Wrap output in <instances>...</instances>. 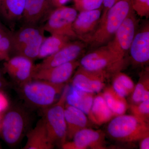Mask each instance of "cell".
Listing matches in <instances>:
<instances>
[{"instance_id": "34", "label": "cell", "mask_w": 149, "mask_h": 149, "mask_svg": "<svg viewBox=\"0 0 149 149\" xmlns=\"http://www.w3.org/2000/svg\"><path fill=\"white\" fill-rule=\"evenodd\" d=\"M69 0H56V7L63 6Z\"/></svg>"}, {"instance_id": "32", "label": "cell", "mask_w": 149, "mask_h": 149, "mask_svg": "<svg viewBox=\"0 0 149 149\" xmlns=\"http://www.w3.org/2000/svg\"><path fill=\"white\" fill-rule=\"evenodd\" d=\"M9 107V102L7 97L0 91V113L8 110Z\"/></svg>"}, {"instance_id": "24", "label": "cell", "mask_w": 149, "mask_h": 149, "mask_svg": "<svg viewBox=\"0 0 149 149\" xmlns=\"http://www.w3.org/2000/svg\"><path fill=\"white\" fill-rule=\"evenodd\" d=\"M108 106L114 116L124 114L128 108V105L125 97L118 94L112 87L105 89L102 93Z\"/></svg>"}, {"instance_id": "13", "label": "cell", "mask_w": 149, "mask_h": 149, "mask_svg": "<svg viewBox=\"0 0 149 149\" xmlns=\"http://www.w3.org/2000/svg\"><path fill=\"white\" fill-rule=\"evenodd\" d=\"M5 69L19 87L32 80L33 61L22 56L11 57L4 64Z\"/></svg>"}, {"instance_id": "27", "label": "cell", "mask_w": 149, "mask_h": 149, "mask_svg": "<svg viewBox=\"0 0 149 149\" xmlns=\"http://www.w3.org/2000/svg\"><path fill=\"white\" fill-rule=\"evenodd\" d=\"M11 32L6 27L0 29V61H7L11 57Z\"/></svg>"}, {"instance_id": "14", "label": "cell", "mask_w": 149, "mask_h": 149, "mask_svg": "<svg viewBox=\"0 0 149 149\" xmlns=\"http://www.w3.org/2000/svg\"><path fill=\"white\" fill-rule=\"evenodd\" d=\"M56 8L51 0H26L20 20L23 25H40Z\"/></svg>"}, {"instance_id": "28", "label": "cell", "mask_w": 149, "mask_h": 149, "mask_svg": "<svg viewBox=\"0 0 149 149\" xmlns=\"http://www.w3.org/2000/svg\"><path fill=\"white\" fill-rule=\"evenodd\" d=\"M132 115L142 121L149 123V100L128 107Z\"/></svg>"}, {"instance_id": "20", "label": "cell", "mask_w": 149, "mask_h": 149, "mask_svg": "<svg viewBox=\"0 0 149 149\" xmlns=\"http://www.w3.org/2000/svg\"><path fill=\"white\" fill-rule=\"evenodd\" d=\"M88 118L94 124L102 125L111 120L114 116L108 106L102 93L95 97Z\"/></svg>"}, {"instance_id": "38", "label": "cell", "mask_w": 149, "mask_h": 149, "mask_svg": "<svg viewBox=\"0 0 149 149\" xmlns=\"http://www.w3.org/2000/svg\"><path fill=\"white\" fill-rule=\"evenodd\" d=\"M1 0H0V4H1Z\"/></svg>"}, {"instance_id": "3", "label": "cell", "mask_w": 149, "mask_h": 149, "mask_svg": "<svg viewBox=\"0 0 149 149\" xmlns=\"http://www.w3.org/2000/svg\"><path fill=\"white\" fill-rule=\"evenodd\" d=\"M65 85L32 79L19 88L21 95L27 104L43 110L54 103L56 97L63 92Z\"/></svg>"}, {"instance_id": "36", "label": "cell", "mask_w": 149, "mask_h": 149, "mask_svg": "<svg viewBox=\"0 0 149 149\" xmlns=\"http://www.w3.org/2000/svg\"><path fill=\"white\" fill-rule=\"evenodd\" d=\"M4 26L3 25V24H2L1 20H0V29H1V28H4Z\"/></svg>"}, {"instance_id": "31", "label": "cell", "mask_w": 149, "mask_h": 149, "mask_svg": "<svg viewBox=\"0 0 149 149\" xmlns=\"http://www.w3.org/2000/svg\"><path fill=\"white\" fill-rule=\"evenodd\" d=\"M120 1V0H103L102 3L103 7L102 12V16L100 22L104 18L109 10Z\"/></svg>"}, {"instance_id": "9", "label": "cell", "mask_w": 149, "mask_h": 149, "mask_svg": "<svg viewBox=\"0 0 149 149\" xmlns=\"http://www.w3.org/2000/svg\"><path fill=\"white\" fill-rule=\"evenodd\" d=\"M77 15V10L73 8L63 6L56 8L43 25L44 29L51 35H63L75 40L77 38L73 23Z\"/></svg>"}, {"instance_id": "10", "label": "cell", "mask_w": 149, "mask_h": 149, "mask_svg": "<svg viewBox=\"0 0 149 149\" xmlns=\"http://www.w3.org/2000/svg\"><path fill=\"white\" fill-rule=\"evenodd\" d=\"M86 44L81 40L71 41L56 52L44 59L39 64L35 65L34 71L58 66L77 60V58L84 52Z\"/></svg>"}, {"instance_id": "1", "label": "cell", "mask_w": 149, "mask_h": 149, "mask_svg": "<svg viewBox=\"0 0 149 149\" xmlns=\"http://www.w3.org/2000/svg\"><path fill=\"white\" fill-rule=\"evenodd\" d=\"M131 0H120L110 8L86 44L99 47L112 39L131 9Z\"/></svg>"}, {"instance_id": "2", "label": "cell", "mask_w": 149, "mask_h": 149, "mask_svg": "<svg viewBox=\"0 0 149 149\" xmlns=\"http://www.w3.org/2000/svg\"><path fill=\"white\" fill-rule=\"evenodd\" d=\"M45 32L43 25H22L17 31L11 32V54L33 61L37 59L40 47L46 37Z\"/></svg>"}, {"instance_id": "6", "label": "cell", "mask_w": 149, "mask_h": 149, "mask_svg": "<svg viewBox=\"0 0 149 149\" xmlns=\"http://www.w3.org/2000/svg\"><path fill=\"white\" fill-rule=\"evenodd\" d=\"M5 115L1 123L3 139L8 145L14 146L21 141L29 125V114L23 108L14 106Z\"/></svg>"}, {"instance_id": "25", "label": "cell", "mask_w": 149, "mask_h": 149, "mask_svg": "<svg viewBox=\"0 0 149 149\" xmlns=\"http://www.w3.org/2000/svg\"><path fill=\"white\" fill-rule=\"evenodd\" d=\"M113 75L112 87L118 94L125 97L133 93L135 85L129 76L120 71L116 72Z\"/></svg>"}, {"instance_id": "17", "label": "cell", "mask_w": 149, "mask_h": 149, "mask_svg": "<svg viewBox=\"0 0 149 149\" xmlns=\"http://www.w3.org/2000/svg\"><path fill=\"white\" fill-rule=\"evenodd\" d=\"M134 63L144 65L149 61V24H145L133 38L129 50Z\"/></svg>"}, {"instance_id": "26", "label": "cell", "mask_w": 149, "mask_h": 149, "mask_svg": "<svg viewBox=\"0 0 149 149\" xmlns=\"http://www.w3.org/2000/svg\"><path fill=\"white\" fill-rule=\"evenodd\" d=\"M132 100L135 104H138L149 100V77L148 70L141 74L140 80L132 93Z\"/></svg>"}, {"instance_id": "7", "label": "cell", "mask_w": 149, "mask_h": 149, "mask_svg": "<svg viewBox=\"0 0 149 149\" xmlns=\"http://www.w3.org/2000/svg\"><path fill=\"white\" fill-rule=\"evenodd\" d=\"M79 63V66L84 69L90 71H104L109 75L120 71L124 65V62L120 61L107 45L99 47L85 55Z\"/></svg>"}, {"instance_id": "35", "label": "cell", "mask_w": 149, "mask_h": 149, "mask_svg": "<svg viewBox=\"0 0 149 149\" xmlns=\"http://www.w3.org/2000/svg\"><path fill=\"white\" fill-rule=\"evenodd\" d=\"M4 80H3V78L2 74L1 72L0 71V90L2 88L3 86H4L5 85Z\"/></svg>"}, {"instance_id": "21", "label": "cell", "mask_w": 149, "mask_h": 149, "mask_svg": "<svg viewBox=\"0 0 149 149\" xmlns=\"http://www.w3.org/2000/svg\"><path fill=\"white\" fill-rule=\"evenodd\" d=\"M94 93H88L72 87L70 88L66 97V103L75 107L88 115L94 100Z\"/></svg>"}, {"instance_id": "29", "label": "cell", "mask_w": 149, "mask_h": 149, "mask_svg": "<svg viewBox=\"0 0 149 149\" xmlns=\"http://www.w3.org/2000/svg\"><path fill=\"white\" fill-rule=\"evenodd\" d=\"M75 7L79 12L97 9L102 5L103 0H74Z\"/></svg>"}, {"instance_id": "12", "label": "cell", "mask_w": 149, "mask_h": 149, "mask_svg": "<svg viewBox=\"0 0 149 149\" xmlns=\"http://www.w3.org/2000/svg\"><path fill=\"white\" fill-rule=\"evenodd\" d=\"M72 141H67L61 146L63 149H105V134L102 130L88 128L75 133Z\"/></svg>"}, {"instance_id": "8", "label": "cell", "mask_w": 149, "mask_h": 149, "mask_svg": "<svg viewBox=\"0 0 149 149\" xmlns=\"http://www.w3.org/2000/svg\"><path fill=\"white\" fill-rule=\"evenodd\" d=\"M137 24L138 19L132 8L113 38L107 45L109 50L120 61L124 62V57L136 35Z\"/></svg>"}, {"instance_id": "33", "label": "cell", "mask_w": 149, "mask_h": 149, "mask_svg": "<svg viewBox=\"0 0 149 149\" xmlns=\"http://www.w3.org/2000/svg\"><path fill=\"white\" fill-rule=\"evenodd\" d=\"M139 147L141 149H149V136L140 140Z\"/></svg>"}, {"instance_id": "16", "label": "cell", "mask_w": 149, "mask_h": 149, "mask_svg": "<svg viewBox=\"0 0 149 149\" xmlns=\"http://www.w3.org/2000/svg\"><path fill=\"white\" fill-rule=\"evenodd\" d=\"M79 65V61L75 60L58 66L37 70L33 72L32 79L45 80L54 84H65Z\"/></svg>"}, {"instance_id": "11", "label": "cell", "mask_w": 149, "mask_h": 149, "mask_svg": "<svg viewBox=\"0 0 149 149\" xmlns=\"http://www.w3.org/2000/svg\"><path fill=\"white\" fill-rule=\"evenodd\" d=\"M109 76L104 71H90L79 66L72 78V86L88 93H98Z\"/></svg>"}, {"instance_id": "19", "label": "cell", "mask_w": 149, "mask_h": 149, "mask_svg": "<svg viewBox=\"0 0 149 149\" xmlns=\"http://www.w3.org/2000/svg\"><path fill=\"white\" fill-rule=\"evenodd\" d=\"M64 115L68 140H72L75 133L88 127V120L86 115L80 110L66 103L65 106Z\"/></svg>"}, {"instance_id": "22", "label": "cell", "mask_w": 149, "mask_h": 149, "mask_svg": "<svg viewBox=\"0 0 149 149\" xmlns=\"http://www.w3.org/2000/svg\"><path fill=\"white\" fill-rule=\"evenodd\" d=\"M26 0H1L0 16L11 24L20 20L25 7Z\"/></svg>"}, {"instance_id": "37", "label": "cell", "mask_w": 149, "mask_h": 149, "mask_svg": "<svg viewBox=\"0 0 149 149\" xmlns=\"http://www.w3.org/2000/svg\"><path fill=\"white\" fill-rule=\"evenodd\" d=\"M1 116H0V130H1Z\"/></svg>"}, {"instance_id": "5", "label": "cell", "mask_w": 149, "mask_h": 149, "mask_svg": "<svg viewBox=\"0 0 149 149\" xmlns=\"http://www.w3.org/2000/svg\"><path fill=\"white\" fill-rule=\"evenodd\" d=\"M70 88L69 85H65L58 101L43 110V118L45 122L48 136L54 146H58L61 147L67 140L64 109Z\"/></svg>"}, {"instance_id": "15", "label": "cell", "mask_w": 149, "mask_h": 149, "mask_svg": "<svg viewBox=\"0 0 149 149\" xmlns=\"http://www.w3.org/2000/svg\"><path fill=\"white\" fill-rule=\"evenodd\" d=\"M103 8L93 10L80 12L73 23L77 38L87 43L100 24Z\"/></svg>"}, {"instance_id": "4", "label": "cell", "mask_w": 149, "mask_h": 149, "mask_svg": "<svg viewBox=\"0 0 149 149\" xmlns=\"http://www.w3.org/2000/svg\"><path fill=\"white\" fill-rule=\"evenodd\" d=\"M112 139L125 143L140 141L149 136V123L131 115L116 116L111 120L107 128Z\"/></svg>"}, {"instance_id": "18", "label": "cell", "mask_w": 149, "mask_h": 149, "mask_svg": "<svg viewBox=\"0 0 149 149\" xmlns=\"http://www.w3.org/2000/svg\"><path fill=\"white\" fill-rule=\"evenodd\" d=\"M27 141L23 149H52L54 148L49 136L43 117L37 123L35 128L27 132Z\"/></svg>"}, {"instance_id": "23", "label": "cell", "mask_w": 149, "mask_h": 149, "mask_svg": "<svg viewBox=\"0 0 149 149\" xmlns=\"http://www.w3.org/2000/svg\"><path fill=\"white\" fill-rule=\"evenodd\" d=\"M72 39L66 36L52 35L46 37L40 47L38 59H45L63 48Z\"/></svg>"}, {"instance_id": "30", "label": "cell", "mask_w": 149, "mask_h": 149, "mask_svg": "<svg viewBox=\"0 0 149 149\" xmlns=\"http://www.w3.org/2000/svg\"><path fill=\"white\" fill-rule=\"evenodd\" d=\"M133 11L141 17L148 18L149 16V0H131Z\"/></svg>"}]
</instances>
